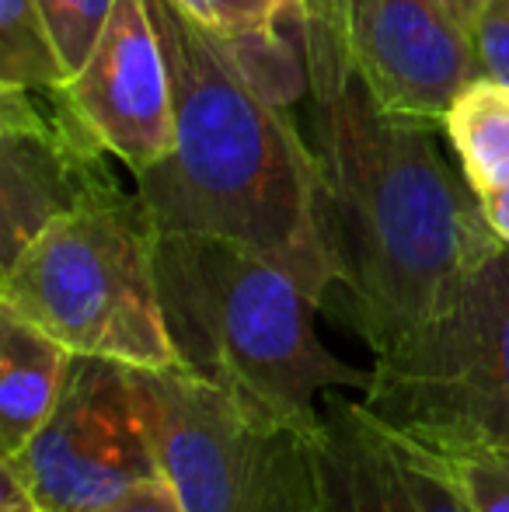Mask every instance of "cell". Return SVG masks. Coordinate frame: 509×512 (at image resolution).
<instances>
[{
    "label": "cell",
    "mask_w": 509,
    "mask_h": 512,
    "mask_svg": "<svg viewBox=\"0 0 509 512\" xmlns=\"http://www.w3.org/2000/svg\"><path fill=\"white\" fill-rule=\"evenodd\" d=\"M318 512H475L436 457L363 401L325 398L311 439Z\"/></svg>",
    "instance_id": "obj_11"
},
{
    "label": "cell",
    "mask_w": 509,
    "mask_h": 512,
    "mask_svg": "<svg viewBox=\"0 0 509 512\" xmlns=\"http://www.w3.org/2000/svg\"><path fill=\"white\" fill-rule=\"evenodd\" d=\"M335 53L381 112L422 126L443 122L482 74L475 39L443 0H339Z\"/></svg>",
    "instance_id": "obj_9"
},
{
    "label": "cell",
    "mask_w": 509,
    "mask_h": 512,
    "mask_svg": "<svg viewBox=\"0 0 509 512\" xmlns=\"http://www.w3.org/2000/svg\"><path fill=\"white\" fill-rule=\"evenodd\" d=\"M171 4L213 39H234L269 28L290 0H171Z\"/></svg>",
    "instance_id": "obj_18"
},
{
    "label": "cell",
    "mask_w": 509,
    "mask_h": 512,
    "mask_svg": "<svg viewBox=\"0 0 509 512\" xmlns=\"http://www.w3.org/2000/svg\"><path fill=\"white\" fill-rule=\"evenodd\" d=\"M98 512H185L182 499H178L175 485L161 474L140 481L129 492H123L119 499H112L109 506H102Z\"/></svg>",
    "instance_id": "obj_20"
},
{
    "label": "cell",
    "mask_w": 509,
    "mask_h": 512,
    "mask_svg": "<svg viewBox=\"0 0 509 512\" xmlns=\"http://www.w3.org/2000/svg\"><path fill=\"white\" fill-rule=\"evenodd\" d=\"M475 199H478V209H482L485 223H489V230L509 248V182L496 185V189L482 192V196H475Z\"/></svg>",
    "instance_id": "obj_21"
},
{
    "label": "cell",
    "mask_w": 509,
    "mask_h": 512,
    "mask_svg": "<svg viewBox=\"0 0 509 512\" xmlns=\"http://www.w3.org/2000/svg\"><path fill=\"white\" fill-rule=\"evenodd\" d=\"M475 512H509V446L422 443Z\"/></svg>",
    "instance_id": "obj_16"
},
{
    "label": "cell",
    "mask_w": 509,
    "mask_h": 512,
    "mask_svg": "<svg viewBox=\"0 0 509 512\" xmlns=\"http://www.w3.org/2000/svg\"><path fill=\"white\" fill-rule=\"evenodd\" d=\"M485 4H489V0H443V7H447V11L454 14V18L461 21L468 32H475V25H478V18H482Z\"/></svg>",
    "instance_id": "obj_23"
},
{
    "label": "cell",
    "mask_w": 509,
    "mask_h": 512,
    "mask_svg": "<svg viewBox=\"0 0 509 512\" xmlns=\"http://www.w3.org/2000/svg\"><path fill=\"white\" fill-rule=\"evenodd\" d=\"M248 88L279 112L311 91V14L307 0H290L269 28L217 39Z\"/></svg>",
    "instance_id": "obj_13"
},
{
    "label": "cell",
    "mask_w": 509,
    "mask_h": 512,
    "mask_svg": "<svg viewBox=\"0 0 509 512\" xmlns=\"http://www.w3.org/2000/svg\"><path fill=\"white\" fill-rule=\"evenodd\" d=\"M0 307L81 356L136 370L182 366L157 283V227L140 196L49 223L0 276Z\"/></svg>",
    "instance_id": "obj_4"
},
{
    "label": "cell",
    "mask_w": 509,
    "mask_h": 512,
    "mask_svg": "<svg viewBox=\"0 0 509 512\" xmlns=\"http://www.w3.org/2000/svg\"><path fill=\"white\" fill-rule=\"evenodd\" d=\"M0 467L49 512H98L161 474L140 370L74 352L53 415Z\"/></svg>",
    "instance_id": "obj_7"
},
{
    "label": "cell",
    "mask_w": 509,
    "mask_h": 512,
    "mask_svg": "<svg viewBox=\"0 0 509 512\" xmlns=\"http://www.w3.org/2000/svg\"><path fill=\"white\" fill-rule=\"evenodd\" d=\"M39 7L46 14V25L53 32L63 63L74 77L88 63L116 0H39Z\"/></svg>",
    "instance_id": "obj_17"
},
{
    "label": "cell",
    "mask_w": 509,
    "mask_h": 512,
    "mask_svg": "<svg viewBox=\"0 0 509 512\" xmlns=\"http://www.w3.org/2000/svg\"><path fill=\"white\" fill-rule=\"evenodd\" d=\"M70 84L39 0H0V88L56 95Z\"/></svg>",
    "instance_id": "obj_15"
},
{
    "label": "cell",
    "mask_w": 509,
    "mask_h": 512,
    "mask_svg": "<svg viewBox=\"0 0 509 512\" xmlns=\"http://www.w3.org/2000/svg\"><path fill=\"white\" fill-rule=\"evenodd\" d=\"M70 356L49 331L0 307V460L14 457L53 415Z\"/></svg>",
    "instance_id": "obj_12"
},
{
    "label": "cell",
    "mask_w": 509,
    "mask_h": 512,
    "mask_svg": "<svg viewBox=\"0 0 509 512\" xmlns=\"http://www.w3.org/2000/svg\"><path fill=\"white\" fill-rule=\"evenodd\" d=\"M360 401L419 443L509 446L506 244H496L426 324L374 359Z\"/></svg>",
    "instance_id": "obj_5"
},
{
    "label": "cell",
    "mask_w": 509,
    "mask_h": 512,
    "mask_svg": "<svg viewBox=\"0 0 509 512\" xmlns=\"http://www.w3.org/2000/svg\"><path fill=\"white\" fill-rule=\"evenodd\" d=\"M0 512H49V509L11 471L0 467Z\"/></svg>",
    "instance_id": "obj_22"
},
{
    "label": "cell",
    "mask_w": 509,
    "mask_h": 512,
    "mask_svg": "<svg viewBox=\"0 0 509 512\" xmlns=\"http://www.w3.org/2000/svg\"><path fill=\"white\" fill-rule=\"evenodd\" d=\"M314 143L332 286L377 359L426 324L503 241L426 126L381 112L356 77L314 91Z\"/></svg>",
    "instance_id": "obj_1"
},
{
    "label": "cell",
    "mask_w": 509,
    "mask_h": 512,
    "mask_svg": "<svg viewBox=\"0 0 509 512\" xmlns=\"http://www.w3.org/2000/svg\"><path fill=\"white\" fill-rule=\"evenodd\" d=\"M140 384L185 512H318L314 432L185 366L140 370Z\"/></svg>",
    "instance_id": "obj_6"
},
{
    "label": "cell",
    "mask_w": 509,
    "mask_h": 512,
    "mask_svg": "<svg viewBox=\"0 0 509 512\" xmlns=\"http://www.w3.org/2000/svg\"><path fill=\"white\" fill-rule=\"evenodd\" d=\"M471 39H475L482 74L509 84V0H489L485 4Z\"/></svg>",
    "instance_id": "obj_19"
},
{
    "label": "cell",
    "mask_w": 509,
    "mask_h": 512,
    "mask_svg": "<svg viewBox=\"0 0 509 512\" xmlns=\"http://www.w3.org/2000/svg\"><path fill=\"white\" fill-rule=\"evenodd\" d=\"M175 91V143L136 178L157 234L224 237L332 290L318 209V154L293 119L255 95L224 46L171 0H150Z\"/></svg>",
    "instance_id": "obj_2"
},
{
    "label": "cell",
    "mask_w": 509,
    "mask_h": 512,
    "mask_svg": "<svg viewBox=\"0 0 509 512\" xmlns=\"http://www.w3.org/2000/svg\"><path fill=\"white\" fill-rule=\"evenodd\" d=\"M443 133L475 196L509 182V84L471 77L443 112Z\"/></svg>",
    "instance_id": "obj_14"
},
{
    "label": "cell",
    "mask_w": 509,
    "mask_h": 512,
    "mask_svg": "<svg viewBox=\"0 0 509 512\" xmlns=\"http://www.w3.org/2000/svg\"><path fill=\"white\" fill-rule=\"evenodd\" d=\"M157 283L185 370L304 432L321 429V405L335 387H367L370 373L335 359L318 338L321 304L311 290L252 248L157 234Z\"/></svg>",
    "instance_id": "obj_3"
},
{
    "label": "cell",
    "mask_w": 509,
    "mask_h": 512,
    "mask_svg": "<svg viewBox=\"0 0 509 512\" xmlns=\"http://www.w3.org/2000/svg\"><path fill=\"white\" fill-rule=\"evenodd\" d=\"M67 88L56 95L0 88V269L49 223L126 199Z\"/></svg>",
    "instance_id": "obj_8"
},
{
    "label": "cell",
    "mask_w": 509,
    "mask_h": 512,
    "mask_svg": "<svg viewBox=\"0 0 509 512\" xmlns=\"http://www.w3.org/2000/svg\"><path fill=\"white\" fill-rule=\"evenodd\" d=\"M67 102L133 175L175 143V91L150 0H116L88 63L70 77Z\"/></svg>",
    "instance_id": "obj_10"
}]
</instances>
